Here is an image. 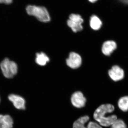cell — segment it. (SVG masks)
Wrapping results in <instances>:
<instances>
[{"label": "cell", "mask_w": 128, "mask_h": 128, "mask_svg": "<svg viewBox=\"0 0 128 128\" xmlns=\"http://www.w3.org/2000/svg\"><path fill=\"white\" fill-rule=\"evenodd\" d=\"M114 109V106L112 104H102L98 107L94 112V119L102 126H111L118 119L116 115H108L113 112Z\"/></svg>", "instance_id": "obj_1"}, {"label": "cell", "mask_w": 128, "mask_h": 128, "mask_svg": "<svg viewBox=\"0 0 128 128\" xmlns=\"http://www.w3.org/2000/svg\"><path fill=\"white\" fill-rule=\"evenodd\" d=\"M28 16L36 18L39 22H48L50 20V16L46 8L36 5H29L26 8Z\"/></svg>", "instance_id": "obj_2"}, {"label": "cell", "mask_w": 128, "mask_h": 128, "mask_svg": "<svg viewBox=\"0 0 128 128\" xmlns=\"http://www.w3.org/2000/svg\"><path fill=\"white\" fill-rule=\"evenodd\" d=\"M0 66L3 75L8 79L13 78L18 72L17 64L8 58L3 60L1 63Z\"/></svg>", "instance_id": "obj_3"}, {"label": "cell", "mask_w": 128, "mask_h": 128, "mask_svg": "<svg viewBox=\"0 0 128 128\" xmlns=\"http://www.w3.org/2000/svg\"><path fill=\"white\" fill-rule=\"evenodd\" d=\"M84 20L81 16L78 14H72L67 21V25L74 32H81L83 29L82 24Z\"/></svg>", "instance_id": "obj_4"}, {"label": "cell", "mask_w": 128, "mask_h": 128, "mask_svg": "<svg viewBox=\"0 0 128 128\" xmlns=\"http://www.w3.org/2000/svg\"><path fill=\"white\" fill-rule=\"evenodd\" d=\"M71 102L72 104L74 107L81 108L86 106V99L82 92H77L72 96Z\"/></svg>", "instance_id": "obj_5"}, {"label": "cell", "mask_w": 128, "mask_h": 128, "mask_svg": "<svg viewBox=\"0 0 128 128\" xmlns=\"http://www.w3.org/2000/svg\"><path fill=\"white\" fill-rule=\"evenodd\" d=\"M108 75L114 81L118 82L124 78L125 73L123 69L118 65H114L109 70Z\"/></svg>", "instance_id": "obj_6"}, {"label": "cell", "mask_w": 128, "mask_h": 128, "mask_svg": "<svg viewBox=\"0 0 128 128\" xmlns=\"http://www.w3.org/2000/svg\"><path fill=\"white\" fill-rule=\"evenodd\" d=\"M8 98L16 109L19 110L26 109V101L22 97L16 94H11L9 95Z\"/></svg>", "instance_id": "obj_7"}, {"label": "cell", "mask_w": 128, "mask_h": 128, "mask_svg": "<svg viewBox=\"0 0 128 128\" xmlns=\"http://www.w3.org/2000/svg\"><path fill=\"white\" fill-rule=\"evenodd\" d=\"M66 63L70 68L73 69L79 68L82 64V58L77 53H70L69 58L66 60Z\"/></svg>", "instance_id": "obj_8"}, {"label": "cell", "mask_w": 128, "mask_h": 128, "mask_svg": "<svg viewBox=\"0 0 128 128\" xmlns=\"http://www.w3.org/2000/svg\"><path fill=\"white\" fill-rule=\"evenodd\" d=\"M117 48V44L115 41L108 40L104 43L102 48V51L104 55L110 56Z\"/></svg>", "instance_id": "obj_9"}, {"label": "cell", "mask_w": 128, "mask_h": 128, "mask_svg": "<svg viewBox=\"0 0 128 128\" xmlns=\"http://www.w3.org/2000/svg\"><path fill=\"white\" fill-rule=\"evenodd\" d=\"M14 125L13 118L8 114H0V128H12Z\"/></svg>", "instance_id": "obj_10"}, {"label": "cell", "mask_w": 128, "mask_h": 128, "mask_svg": "<svg viewBox=\"0 0 128 128\" xmlns=\"http://www.w3.org/2000/svg\"><path fill=\"white\" fill-rule=\"evenodd\" d=\"M90 24L92 29L95 31L100 30L103 25L102 21L100 18L94 15L91 17Z\"/></svg>", "instance_id": "obj_11"}, {"label": "cell", "mask_w": 128, "mask_h": 128, "mask_svg": "<svg viewBox=\"0 0 128 128\" xmlns=\"http://www.w3.org/2000/svg\"><path fill=\"white\" fill-rule=\"evenodd\" d=\"M35 60L36 64L40 66H44L50 61L49 58L43 52L37 54Z\"/></svg>", "instance_id": "obj_12"}, {"label": "cell", "mask_w": 128, "mask_h": 128, "mask_svg": "<svg viewBox=\"0 0 128 128\" xmlns=\"http://www.w3.org/2000/svg\"><path fill=\"white\" fill-rule=\"evenodd\" d=\"M90 118L88 116H84L80 117L74 122L73 128H87L86 127V124L89 121Z\"/></svg>", "instance_id": "obj_13"}, {"label": "cell", "mask_w": 128, "mask_h": 128, "mask_svg": "<svg viewBox=\"0 0 128 128\" xmlns=\"http://www.w3.org/2000/svg\"><path fill=\"white\" fill-rule=\"evenodd\" d=\"M118 105L120 109L122 112L128 111V96H124L121 98L118 102Z\"/></svg>", "instance_id": "obj_14"}, {"label": "cell", "mask_w": 128, "mask_h": 128, "mask_svg": "<svg viewBox=\"0 0 128 128\" xmlns=\"http://www.w3.org/2000/svg\"><path fill=\"white\" fill-rule=\"evenodd\" d=\"M111 126V128H127L125 122L121 119H117Z\"/></svg>", "instance_id": "obj_15"}, {"label": "cell", "mask_w": 128, "mask_h": 128, "mask_svg": "<svg viewBox=\"0 0 128 128\" xmlns=\"http://www.w3.org/2000/svg\"><path fill=\"white\" fill-rule=\"evenodd\" d=\"M87 128H102V126H101L97 122L91 121L89 122L88 126Z\"/></svg>", "instance_id": "obj_16"}, {"label": "cell", "mask_w": 128, "mask_h": 128, "mask_svg": "<svg viewBox=\"0 0 128 128\" xmlns=\"http://www.w3.org/2000/svg\"><path fill=\"white\" fill-rule=\"evenodd\" d=\"M13 2V0H0V4L6 5L11 4Z\"/></svg>", "instance_id": "obj_17"}, {"label": "cell", "mask_w": 128, "mask_h": 128, "mask_svg": "<svg viewBox=\"0 0 128 128\" xmlns=\"http://www.w3.org/2000/svg\"><path fill=\"white\" fill-rule=\"evenodd\" d=\"M98 0H89V1L92 3H95Z\"/></svg>", "instance_id": "obj_18"}, {"label": "cell", "mask_w": 128, "mask_h": 128, "mask_svg": "<svg viewBox=\"0 0 128 128\" xmlns=\"http://www.w3.org/2000/svg\"><path fill=\"white\" fill-rule=\"evenodd\" d=\"M0 101H1V99H0Z\"/></svg>", "instance_id": "obj_19"}]
</instances>
